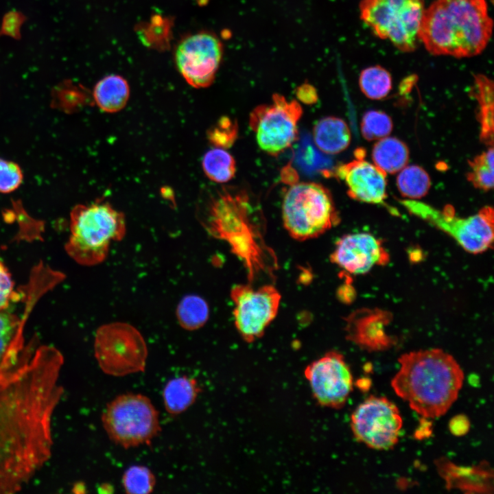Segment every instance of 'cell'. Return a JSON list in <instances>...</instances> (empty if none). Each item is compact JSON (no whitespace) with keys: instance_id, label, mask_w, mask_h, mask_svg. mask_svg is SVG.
Listing matches in <instances>:
<instances>
[{"instance_id":"7c38bea8","label":"cell","mask_w":494,"mask_h":494,"mask_svg":"<svg viewBox=\"0 0 494 494\" xmlns=\"http://www.w3.org/2000/svg\"><path fill=\"white\" fill-rule=\"evenodd\" d=\"M402 425L398 408L384 397H369L351 416V427L355 439L378 450L392 449L398 443Z\"/></svg>"},{"instance_id":"74e56055","label":"cell","mask_w":494,"mask_h":494,"mask_svg":"<svg viewBox=\"0 0 494 494\" xmlns=\"http://www.w3.org/2000/svg\"><path fill=\"white\" fill-rule=\"evenodd\" d=\"M469 428V422L466 416L462 415L455 416L449 423V430L456 436L466 434Z\"/></svg>"},{"instance_id":"ab89813d","label":"cell","mask_w":494,"mask_h":494,"mask_svg":"<svg viewBox=\"0 0 494 494\" xmlns=\"http://www.w3.org/2000/svg\"><path fill=\"white\" fill-rule=\"evenodd\" d=\"M370 385V383L368 382V380H366L365 379L359 380L357 382V386L360 387V389L364 390L368 388V386Z\"/></svg>"},{"instance_id":"9a60e30c","label":"cell","mask_w":494,"mask_h":494,"mask_svg":"<svg viewBox=\"0 0 494 494\" xmlns=\"http://www.w3.org/2000/svg\"><path fill=\"white\" fill-rule=\"evenodd\" d=\"M313 397L323 407L342 408L353 390V376L344 356L332 351L305 368Z\"/></svg>"},{"instance_id":"9c48e42d","label":"cell","mask_w":494,"mask_h":494,"mask_svg":"<svg viewBox=\"0 0 494 494\" xmlns=\"http://www.w3.org/2000/svg\"><path fill=\"white\" fill-rule=\"evenodd\" d=\"M94 355L104 373L123 377L144 372L148 348L137 328L126 322H115L97 329Z\"/></svg>"},{"instance_id":"f546056e","label":"cell","mask_w":494,"mask_h":494,"mask_svg":"<svg viewBox=\"0 0 494 494\" xmlns=\"http://www.w3.org/2000/svg\"><path fill=\"white\" fill-rule=\"evenodd\" d=\"M470 171L467 179L481 190L489 191L493 187L494 152L493 146L469 161Z\"/></svg>"},{"instance_id":"e0dca14e","label":"cell","mask_w":494,"mask_h":494,"mask_svg":"<svg viewBox=\"0 0 494 494\" xmlns=\"http://www.w3.org/2000/svg\"><path fill=\"white\" fill-rule=\"evenodd\" d=\"M334 175L344 181L348 195L355 200L382 204L387 198L386 174L363 158L338 166Z\"/></svg>"},{"instance_id":"ac0fdd59","label":"cell","mask_w":494,"mask_h":494,"mask_svg":"<svg viewBox=\"0 0 494 494\" xmlns=\"http://www.w3.org/2000/svg\"><path fill=\"white\" fill-rule=\"evenodd\" d=\"M391 320V314L381 309H357L345 318L346 338L368 351L386 350L395 344L386 331Z\"/></svg>"},{"instance_id":"277c9868","label":"cell","mask_w":494,"mask_h":494,"mask_svg":"<svg viewBox=\"0 0 494 494\" xmlns=\"http://www.w3.org/2000/svg\"><path fill=\"white\" fill-rule=\"evenodd\" d=\"M493 32L486 0H436L425 8L419 39L433 55L480 54Z\"/></svg>"},{"instance_id":"4316f807","label":"cell","mask_w":494,"mask_h":494,"mask_svg":"<svg viewBox=\"0 0 494 494\" xmlns=\"http://www.w3.org/2000/svg\"><path fill=\"white\" fill-rule=\"evenodd\" d=\"M396 184L402 196L417 200L428 193L431 179L423 167L416 165H406L399 172Z\"/></svg>"},{"instance_id":"5bb4252c","label":"cell","mask_w":494,"mask_h":494,"mask_svg":"<svg viewBox=\"0 0 494 494\" xmlns=\"http://www.w3.org/2000/svg\"><path fill=\"white\" fill-rule=\"evenodd\" d=\"M223 56V45L213 33L200 32L180 40L174 51L176 68L185 81L197 89L214 81Z\"/></svg>"},{"instance_id":"6da1fadb","label":"cell","mask_w":494,"mask_h":494,"mask_svg":"<svg viewBox=\"0 0 494 494\" xmlns=\"http://www.w3.org/2000/svg\"><path fill=\"white\" fill-rule=\"evenodd\" d=\"M63 365L59 350L43 345L0 372V494L21 491L51 456Z\"/></svg>"},{"instance_id":"30bf717a","label":"cell","mask_w":494,"mask_h":494,"mask_svg":"<svg viewBox=\"0 0 494 494\" xmlns=\"http://www.w3.org/2000/svg\"><path fill=\"white\" fill-rule=\"evenodd\" d=\"M399 202L410 213L452 237L469 252H483L493 244L494 217L490 207H484L469 217H460L451 206L438 210L416 200H401Z\"/></svg>"},{"instance_id":"d4e9b609","label":"cell","mask_w":494,"mask_h":494,"mask_svg":"<svg viewBox=\"0 0 494 494\" xmlns=\"http://www.w3.org/2000/svg\"><path fill=\"white\" fill-rule=\"evenodd\" d=\"M473 93L479 104L480 138L489 146L493 143V83L486 76L478 74L474 77Z\"/></svg>"},{"instance_id":"836d02e7","label":"cell","mask_w":494,"mask_h":494,"mask_svg":"<svg viewBox=\"0 0 494 494\" xmlns=\"http://www.w3.org/2000/svg\"><path fill=\"white\" fill-rule=\"evenodd\" d=\"M23 179L22 170L16 163L0 157V192L11 193L17 189Z\"/></svg>"},{"instance_id":"83f0119b","label":"cell","mask_w":494,"mask_h":494,"mask_svg":"<svg viewBox=\"0 0 494 494\" xmlns=\"http://www.w3.org/2000/svg\"><path fill=\"white\" fill-rule=\"evenodd\" d=\"M209 308L202 297L191 294L183 297L176 308V317L185 329L193 331L201 328L208 320Z\"/></svg>"},{"instance_id":"f35d334b","label":"cell","mask_w":494,"mask_h":494,"mask_svg":"<svg viewBox=\"0 0 494 494\" xmlns=\"http://www.w3.org/2000/svg\"><path fill=\"white\" fill-rule=\"evenodd\" d=\"M98 491L99 493H112L113 491V488L110 484H103L99 486Z\"/></svg>"},{"instance_id":"2e32d148","label":"cell","mask_w":494,"mask_h":494,"mask_svg":"<svg viewBox=\"0 0 494 494\" xmlns=\"http://www.w3.org/2000/svg\"><path fill=\"white\" fill-rule=\"evenodd\" d=\"M330 260L350 274H362L376 265L387 263L389 255L375 237L359 233L345 235L338 239Z\"/></svg>"},{"instance_id":"5b68a950","label":"cell","mask_w":494,"mask_h":494,"mask_svg":"<svg viewBox=\"0 0 494 494\" xmlns=\"http://www.w3.org/2000/svg\"><path fill=\"white\" fill-rule=\"evenodd\" d=\"M69 239L66 251L77 263L94 266L107 257L112 242L126 235L124 215L106 202L79 204L70 215Z\"/></svg>"},{"instance_id":"1f68e13d","label":"cell","mask_w":494,"mask_h":494,"mask_svg":"<svg viewBox=\"0 0 494 494\" xmlns=\"http://www.w3.org/2000/svg\"><path fill=\"white\" fill-rule=\"evenodd\" d=\"M361 132L368 141L379 140L388 137L393 128L390 117L380 110L366 112L361 121Z\"/></svg>"},{"instance_id":"8d00e7d4","label":"cell","mask_w":494,"mask_h":494,"mask_svg":"<svg viewBox=\"0 0 494 494\" xmlns=\"http://www.w3.org/2000/svg\"><path fill=\"white\" fill-rule=\"evenodd\" d=\"M296 97L303 103L306 104H314L318 99L316 89L309 84H303L298 87Z\"/></svg>"},{"instance_id":"44dd1931","label":"cell","mask_w":494,"mask_h":494,"mask_svg":"<svg viewBox=\"0 0 494 494\" xmlns=\"http://www.w3.org/2000/svg\"><path fill=\"white\" fill-rule=\"evenodd\" d=\"M22 324L14 314L0 311V372L13 366L22 354Z\"/></svg>"},{"instance_id":"ffe728a7","label":"cell","mask_w":494,"mask_h":494,"mask_svg":"<svg viewBox=\"0 0 494 494\" xmlns=\"http://www.w3.org/2000/svg\"><path fill=\"white\" fill-rule=\"evenodd\" d=\"M316 147L327 154H336L346 150L351 139L346 123L336 117H325L318 120L313 128Z\"/></svg>"},{"instance_id":"e575fe53","label":"cell","mask_w":494,"mask_h":494,"mask_svg":"<svg viewBox=\"0 0 494 494\" xmlns=\"http://www.w3.org/2000/svg\"><path fill=\"white\" fill-rule=\"evenodd\" d=\"M27 19V16L20 11H8L2 19L0 36H7L16 40H21V27Z\"/></svg>"},{"instance_id":"8992f818","label":"cell","mask_w":494,"mask_h":494,"mask_svg":"<svg viewBox=\"0 0 494 494\" xmlns=\"http://www.w3.org/2000/svg\"><path fill=\"white\" fill-rule=\"evenodd\" d=\"M281 213L285 230L298 241L317 237L340 222L329 191L313 182L293 184L283 198Z\"/></svg>"},{"instance_id":"52a82bcc","label":"cell","mask_w":494,"mask_h":494,"mask_svg":"<svg viewBox=\"0 0 494 494\" xmlns=\"http://www.w3.org/2000/svg\"><path fill=\"white\" fill-rule=\"evenodd\" d=\"M101 419L110 440L124 449L150 445L161 431L158 411L139 393L116 397L107 403Z\"/></svg>"},{"instance_id":"d6a6232c","label":"cell","mask_w":494,"mask_h":494,"mask_svg":"<svg viewBox=\"0 0 494 494\" xmlns=\"http://www.w3.org/2000/svg\"><path fill=\"white\" fill-rule=\"evenodd\" d=\"M238 134L236 121L222 117L208 132L209 141L216 148H228L235 141Z\"/></svg>"},{"instance_id":"603a6c76","label":"cell","mask_w":494,"mask_h":494,"mask_svg":"<svg viewBox=\"0 0 494 494\" xmlns=\"http://www.w3.org/2000/svg\"><path fill=\"white\" fill-rule=\"evenodd\" d=\"M93 98L98 107L106 113H116L124 108L129 98L127 81L118 75L101 79L93 89Z\"/></svg>"},{"instance_id":"8fae6325","label":"cell","mask_w":494,"mask_h":494,"mask_svg":"<svg viewBox=\"0 0 494 494\" xmlns=\"http://www.w3.org/2000/svg\"><path fill=\"white\" fill-rule=\"evenodd\" d=\"M302 113L297 101H289L277 93L270 103L257 106L250 115L249 125L259 147L273 156L289 148L298 137Z\"/></svg>"},{"instance_id":"3957f363","label":"cell","mask_w":494,"mask_h":494,"mask_svg":"<svg viewBox=\"0 0 494 494\" xmlns=\"http://www.w3.org/2000/svg\"><path fill=\"white\" fill-rule=\"evenodd\" d=\"M391 380L395 392L423 418L445 414L457 399L464 373L456 360L440 349L404 353Z\"/></svg>"},{"instance_id":"ba28073f","label":"cell","mask_w":494,"mask_h":494,"mask_svg":"<svg viewBox=\"0 0 494 494\" xmlns=\"http://www.w3.org/2000/svg\"><path fill=\"white\" fill-rule=\"evenodd\" d=\"M360 18L377 37L403 52L416 47L424 0H362Z\"/></svg>"},{"instance_id":"d590c367","label":"cell","mask_w":494,"mask_h":494,"mask_svg":"<svg viewBox=\"0 0 494 494\" xmlns=\"http://www.w3.org/2000/svg\"><path fill=\"white\" fill-rule=\"evenodd\" d=\"M14 285L8 269L0 259V311L5 310L14 296Z\"/></svg>"},{"instance_id":"d6986e66","label":"cell","mask_w":494,"mask_h":494,"mask_svg":"<svg viewBox=\"0 0 494 494\" xmlns=\"http://www.w3.org/2000/svg\"><path fill=\"white\" fill-rule=\"evenodd\" d=\"M437 467L447 488L480 493H488L493 488L490 482L493 473L484 463L472 467H462L443 459L438 461Z\"/></svg>"},{"instance_id":"4fadbf2b","label":"cell","mask_w":494,"mask_h":494,"mask_svg":"<svg viewBox=\"0 0 494 494\" xmlns=\"http://www.w3.org/2000/svg\"><path fill=\"white\" fill-rule=\"evenodd\" d=\"M231 298L235 327L246 342H252L263 335L276 317L281 296L272 285L255 288L240 284L231 289Z\"/></svg>"},{"instance_id":"cb8c5ba5","label":"cell","mask_w":494,"mask_h":494,"mask_svg":"<svg viewBox=\"0 0 494 494\" xmlns=\"http://www.w3.org/2000/svg\"><path fill=\"white\" fill-rule=\"evenodd\" d=\"M409 156L405 143L392 137L378 140L372 150L374 164L386 174L400 172L408 165Z\"/></svg>"},{"instance_id":"7402d4cb","label":"cell","mask_w":494,"mask_h":494,"mask_svg":"<svg viewBox=\"0 0 494 494\" xmlns=\"http://www.w3.org/2000/svg\"><path fill=\"white\" fill-rule=\"evenodd\" d=\"M201 391L198 381L192 377L183 375L173 378L163 390L165 409L171 415L180 414L194 403Z\"/></svg>"},{"instance_id":"4dcf8cb0","label":"cell","mask_w":494,"mask_h":494,"mask_svg":"<svg viewBox=\"0 0 494 494\" xmlns=\"http://www.w3.org/2000/svg\"><path fill=\"white\" fill-rule=\"evenodd\" d=\"M121 482L126 493L148 494L153 491L156 478L147 467L133 465L124 472Z\"/></svg>"},{"instance_id":"7a4b0ae2","label":"cell","mask_w":494,"mask_h":494,"mask_svg":"<svg viewBox=\"0 0 494 494\" xmlns=\"http://www.w3.org/2000/svg\"><path fill=\"white\" fill-rule=\"evenodd\" d=\"M203 226L225 241L244 264L248 279L273 275L277 262L263 239L265 220L258 200L246 188L222 187L206 196L200 209Z\"/></svg>"},{"instance_id":"484cf974","label":"cell","mask_w":494,"mask_h":494,"mask_svg":"<svg viewBox=\"0 0 494 494\" xmlns=\"http://www.w3.org/2000/svg\"><path fill=\"white\" fill-rule=\"evenodd\" d=\"M205 175L217 183L231 180L236 172V163L233 156L223 148H215L207 152L202 162Z\"/></svg>"},{"instance_id":"f1b7e54d","label":"cell","mask_w":494,"mask_h":494,"mask_svg":"<svg viewBox=\"0 0 494 494\" xmlns=\"http://www.w3.org/2000/svg\"><path fill=\"white\" fill-rule=\"evenodd\" d=\"M359 86L366 97L374 100L381 99L386 97L392 89V77L389 71L383 67L371 66L361 72Z\"/></svg>"}]
</instances>
